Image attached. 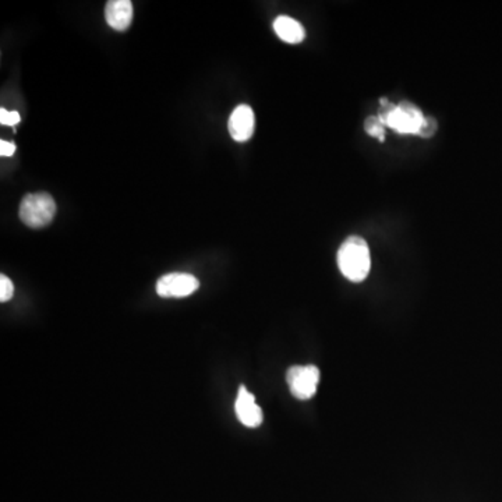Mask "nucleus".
<instances>
[{"instance_id": "f257e3e1", "label": "nucleus", "mask_w": 502, "mask_h": 502, "mask_svg": "<svg viewBox=\"0 0 502 502\" xmlns=\"http://www.w3.org/2000/svg\"><path fill=\"white\" fill-rule=\"evenodd\" d=\"M338 267L351 282H363L371 268L370 248L360 236H349L338 251Z\"/></svg>"}, {"instance_id": "f03ea898", "label": "nucleus", "mask_w": 502, "mask_h": 502, "mask_svg": "<svg viewBox=\"0 0 502 502\" xmlns=\"http://www.w3.org/2000/svg\"><path fill=\"white\" fill-rule=\"evenodd\" d=\"M378 117L386 127L398 134L419 135L426 117L420 108L411 100H402L401 104L396 105L383 98Z\"/></svg>"}, {"instance_id": "7ed1b4c3", "label": "nucleus", "mask_w": 502, "mask_h": 502, "mask_svg": "<svg viewBox=\"0 0 502 502\" xmlns=\"http://www.w3.org/2000/svg\"><path fill=\"white\" fill-rule=\"evenodd\" d=\"M56 213V203L48 193L27 195L20 204V220L32 229L49 225Z\"/></svg>"}, {"instance_id": "20e7f679", "label": "nucleus", "mask_w": 502, "mask_h": 502, "mask_svg": "<svg viewBox=\"0 0 502 502\" xmlns=\"http://www.w3.org/2000/svg\"><path fill=\"white\" fill-rule=\"evenodd\" d=\"M290 393L296 399L307 401L317 393L318 383H320V370L313 364L308 366H293L286 373Z\"/></svg>"}, {"instance_id": "39448f33", "label": "nucleus", "mask_w": 502, "mask_h": 502, "mask_svg": "<svg viewBox=\"0 0 502 502\" xmlns=\"http://www.w3.org/2000/svg\"><path fill=\"white\" fill-rule=\"evenodd\" d=\"M200 288V282L192 273H172L163 275L157 282L160 298H187Z\"/></svg>"}, {"instance_id": "423d86ee", "label": "nucleus", "mask_w": 502, "mask_h": 502, "mask_svg": "<svg viewBox=\"0 0 502 502\" xmlns=\"http://www.w3.org/2000/svg\"><path fill=\"white\" fill-rule=\"evenodd\" d=\"M228 127H229L230 135L235 142H247L255 134V112L248 105H238L230 115Z\"/></svg>"}, {"instance_id": "0eeeda50", "label": "nucleus", "mask_w": 502, "mask_h": 502, "mask_svg": "<svg viewBox=\"0 0 502 502\" xmlns=\"http://www.w3.org/2000/svg\"><path fill=\"white\" fill-rule=\"evenodd\" d=\"M236 416L243 426L255 428L260 426L264 420L263 411L260 406L255 403V395L248 393L245 385L238 388V399L235 403Z\"/></svg>"}, {"instance_id": "6e6552de", "label": "nucleus", "mask_w": 502, "mask_h": 502, "mask_svg": "<svg viewBox=\"0 0 502 502\" xmlns=\"http://www.w3.org/2000/svg\"><path fill=\"white\" fill-rule=\"evenodd\" d=\"M108 24L117 31L129 29L133 20V4L130 0H110L105 7Z\"/></svg>"}, {"instance_id": "1a4fd4ad", "label": "nucleus", "mask_w": 502, "mask_h": 502, "mask_svg": "<svg viewBox=\"0 0 502 502\" xmlns=\"http://www.w3.org/2000/svg\"><path fill=\"white\" fill-rule=\"evenodd\" d=\"M273 30H275L276 35L288 44H300L306 38L305 27L292 17H276L273 22Z\"/></svg>"}, {"instance_id": "9d476101", "label": "nucleus", "mask_w": 502, "mask_h": 502, "mask_svg": "<svg viewBox=\"0 0 502 502\" xmlns=\"http://www.w3.org/2000/svg\"><path fill=\"white\" fill-rule=\"evenodd\" d=\"M385 127L386 126L378 117H368L364 122V130L368 134L378 138L381 143L385 142Z\"/></svg>"}, {"instance_id": "9b49d317", "label": "nucleus", "mask_w": 502, "mask_h": 502, "mask_svg": "<svg viewBox=\"0 0 502 502\" xmlns=\"http://www.w3.org/2000/svg\"><path fill=\"white\" fill-rule=\"evenodd\" d=\"M437 130H438V122H437L436 117H424L419 135L421 138H431L433 135H436Z\"/></svg>"}, {"instance_id": "f8f14e48", "label": "nucleus", "mask_w": 502, "mask_h": 502, "mask_svg": "<svg viewBox=\"0 0 502 502\" xmlns=\"http://www.w3.org/2000/svg\"><path fill=\"white\" fill-rule=\"evenodd\" d=\"M14 293V285L6 275L0 276V300L9 301Z\"/></svg>"}, {"instance_id": "ddd939ff", "label": "nucleus", "mask_w": 502, "mask_h": 502, "mask_svg": "<svg viewBox=\"0 0 502 502\" xmlns=\"http://www.w3.org/2000/svg\"><path fill=\"white\" fill-rule=\"evenodd\" d=\"M19 122V112H16V110H13V112H7L4 108H2V109H0V123H2V125L16 126Z\"/></svg>"}, {"instance_id": "4468645a", "label": "nucleus", "mask_w": 502, "mask_h": 502, "mask_svg": "<svg viewBox=\"0 0 502 502\" xmlns=\"http://www.w3.org/2000/svg\"><path fill=\"white\" fill-rule=\"evenodd\" d=\"M14 151H16V145L13 144V143H7L4 140L0 142V154H2V157H12L14 154Z\"/></svg>"}]
</instances>
